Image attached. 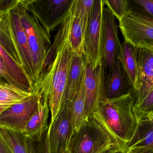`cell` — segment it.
<instances>
[{
    "label": "cell",
    "mask_w": 153,
    "mask_h": 153,
    "mask_svg": "<svg viewBox=\"0 0 153 153\" xmlns=\"http://www.w3.org/2000/svg\"><path fill=\"white\" fill-rule=\"evenodd\" d=\"M70 31L57 48L51 63L39 75L32 87L31 93L39 96L41 103H48L50 123L64 103L67 79L74 55L69 40Z\"/></svg>",
    "instance_id": "1"
},
{
    "label": "cell",
    "mask_w": 153,
    "mask_h": 153,
    "mask_svg": "<svg viewBox=\"0 0 153 153\" xmlns=\"http://www.w3.org/2000/svg\"><path fill=\"white\" fill-rule=\"evenodd\" d=\"M134 100L132 93L113 99H106L92 116L106 130L117 146L120 153L126 148L138 123L134 111Z\"/></svg>",
    "instance_id": "2"
},
{
    "label": "cell",
    "mask_w": 153,
    "mask_h": 153,
    "mask_svg": "<svg viewBox=\"0 0 153 153\" xmlns=\"http://www.w3.org/2000/svg\"><path fill=\"white\" fill-rule=\"evenodd\" d=\"M17 6L33 58L36 80L43 70L46 56L51 46V37L37 19L28 10L24 1L19 0Z\"/></svg>",
    "instance_id": "3"
},
{
    "label": "cell",
    "mask_w": 153,
    "mask_h": 153,
    "mask_svg": "<svg viewBox=\"0 0 153 153\" xmlns=\"http://www.w3.org/2000/svg\"><path fill=\"white\" fill-rule=\"evenodd\" d=\"M113 147L118 148L114 140L91 117L80 128L74 131L68 145V151L70 153H102Z\"/></svg>",
    "instance_id": "4"
},
{
    "label": "cell",
    "mask_w": 153,
    "mask_h": 153,
    "mask_svg": "<svg viewBox=\"0 0 153 153\" xmlns=\"http://www.w3.org/2000/svg\"><path fill=\"white\" fill-rule=\"evenodd\" d=\"M103 0H94L84 42L83 55L92 67L96 68L103 60Z\"/></svg>",
    "instance_id": "5"
},
{
    "label": "cell",
    "mask_w": 153,
    "mask_h": 153,
    "mask_svg": "<svg viewBox=\"0 0 153 153\" xmlns=\"http://www.w3.org/2000/svg\"><path fill=\"white\" fill-rule=\"evenodd\" d=\"M125 41L137 48L153 50V17L143 11H131L119 21Z\"/></svg>",
    "instance_id": "6"
},
{
    "label": "cell",
    "mask_w": 153,
    "mask_h": 153,
    "mask_svg": "<svg viewBox=\"0 0 153 153\" xmlns=\"http://www.w3.org/2000/svg\"><path fill=\"white\" fill-rule=\"evenodd\" d=\"M28 10L50 34L64 20L74 0H25Z\"/></svg>",
    "instance_id": "7"
},
{
    "label": "cell",
    "mask_w": 153,
    "mask_h": 153,
    "mask_svg": "<svg viewBox=\"0 0 153 153\" xmlns=\"http://www.w3.org/2000/svg\"><path fill=\"white\" fill-rule=\"evenodd\" d=\"M107 68L104 60L98 67L93 68L86 62L85 77V109L88 118L93 116L102 102L106 99Z\"/></svg>",
    "instance_id": "8"
},
{
    "label": "cell",
    "mask_w": 153,
    "mask_h": 153,
    "mask_svg": "<svg viewBox=\"0 0 153 153\" xmlns=\"http://www.w3.org/2000/svg\"><path fill=\"white\" fill-rule=\"evenodd\" d=\"M39 97L32 93L0 114V126L22 133L26 123L38 107Z\"/></svg>",
    "instance_id": "9"
},
{
    "label": "cell",
    "mask_w": 153,
    "mask_h": 153,
    "mask_svg": "<svg viewBox=\"0 0 153 153\" xmlns=\"http://www.w3.org/2000/svg\"><path fill=\"white\" fill-rule=\"evenodd\" d=\"M74 132L69 106L65 102L53 122L48 126L50 153H65Z\"/></svg>",
    "instance_id": "10"
},
{
    "label": "cell",
    "mask_w": 153,
    "mask_h": 153,
    "mask_svg": "<svg viewBox=\"0 0 153 153\" xmlns=\"http://www.w3.org/2000/svg\"><path fill=\"white\" fill-rule=\"evenodd\" d=\"M138 71L135 87L132 91L137 106L153 89V50L137 48Z\"/></svg>",
    "instance_id": "11"
},
{
    "label": "cell",
    "mask_w": 153,
    "mask_h": 153,
    "mask_svg": "<svg viewBox=\"0 0 153 153\" xmlns=\"http://www.w3.org/2000/svg\"><path fill=\"white\" fill-rule=\"evenodd\" d=\"M104 25L103 60L107 70V75L111 74L114 64L121 51V44L118 36V25L116 18L108 7L103 11Z\"/></svg>",
    "instance_id": "12"
},
{
    "label": "cell",
    "mask_w": 153,
    "mask_h": 153,
    "mask_svg": "<svg viewBox=\"0 0 153 153\" xmlns=\"http://www.w3.org/2000/svg\"><path fill=\"white\" fill-rule=\"evenodd\" d=\"M16 1H12L8 7L0 11V45L24 72L12 18L11 10Z\"/></svg>",
    "instance_id": "13"
},
{
    "label": "cell",
    "mask_w": 153,
    "mask_h": 153,
    "mask_svg": "<svg viewBox=\"0 0 153 153\" xmlns=\"http://www.w3.org/2000/svg\"><path fill=\"white\" fill-rule=\"evenodd\" d=\"M18 1H16L11 10L13 29L22 60L23 70L33 84L36 80V70L26 31L21 22L17 6Z\"/></svg>",
    "instance_id": "14"
},
{
    "label": "cell",
    "mask_w": 153,
    "mask_h": 153,
    "mask_svg": "<svg viewBox=\"0 0 153 153\" xmlns=\"http://www.w3.org/2000/svg\"><path fill=\"white\" fill-rule=\"evenodd\" d=\"M118 58L127 82L133 91L135 87L138 71L137 48L124 41L121 44V51Z\"/></svg>",
    "instance_id": "15"
},
{
    "label": "cell",
    "mask_w": 153,
    "mask_h": 153,
    "mask_svg": "<svg viewBox=\"0 0 153 153\" xmlns=\"http://www.w3.org/2000/svg\"><path fill=\"white\" fill-rule=\"evenodd\" d=\"M85 70L80 78L79 85L75 94L70 102H67L74 131L80 128L88 121L89 118L85 109Z\"/></svg>",
    "instance_id": "16"
},
{
    "label": "cell",
    "mask_w": 153,
    "mask_h": 153,
    "mask_svg": "<svg viewBox=\"0 0 153 153\" xmlns=\"http://www.w3.org/2000/svg\"><path fill=\"white\" fill-rule=\"evenodd\" d=\"M132 92V89L128 84L123 73L120 61L117 58L111 73L107 75L106 99H115Z\"/></svg>",
    "instance_id": "17"
},
{
    "label": "cell",
    "mask_w": 153,
    "mask_h": 153,
    "mask_svg": "<svg viewBox=\"0 0 153 153\" xmlns=\"http://www.w3.org/2000/svg\"><path fill=\"white\" fill-rule=\"evenodd\" d=\"M48 103H42L39 99L38 107L26 123L22 134L27 139H34L42 135L48 129L49 112Z\"/></svg>",
    "instance_id": "18"
},
{
    "label": "cell",
    "mask_w": 153,
    "mask_h": 153,
    "mask_svg": "<svg viewBox=\"0 0 153 153\" xmlns=\"http://www.w3.org/2000/svg\"><path fill=\"white\" fill-rule=\"evenodd\" d=\"M85 65L86 60L83 55L74 54L67 79L64 103L70 102L75 94L79 85L80 78L85 70Z\"/></svg>",
    "instance_id": "19"
},
{
    "label": "cell",
    "mask_w": 153,
    "mask_h": 153,
    "mask_svg": "<svg viewBox=\"0 0 153 153\" xmlns=\"http://www.w3.org/2000/svg\"><path fill=\"white\" fill-rule=\"evenodd\" d=\"M143 146H153V124L147 117L138 118L136 129L126 152L129 148Z\"/></svg>",
    "instance_id": "20"
},
{
    "label": "cell",
    "mask_w": 153,
    "mask_h": 153,
    "mask_svg": "<svg viewBox=\"0 0 153 153\" xmlns=\"http://www.w3.org/2000/svg\"><path fill=\"white\" fill-rule=\"evenodd\" d=\"M32 93L17 86L0 81V114L12 105L30 96Z\"/></svg>",
    "instance_id": "21"
},
{
    "label": "cell",
    "mask_w": 153,
    "mask_h": 153,
    "mask_svg": "<svg viewBox=\"0 0 153 153\" xmlns=\"http://www.w3.org/2000/svg\"><path fill=\"white\" fill-rule=\"evenodd\" d=\"M73 15L72 24L69 36L70 44L74 54H83L84 42L89 18L85 19L75 16L73 13Z\"/></svg>",
    "instance_id": "22"
},
{
    "label": "cell",
    "mask_w": 153,
    "mask_h": 153,
    "mask_svg": "<svg viewBox=\"0 0 153 153\" xmlns=\"http://www.w3.org/2000/svg\"><path fill=\"white\" fill-rule=\"evenodd\" d=\"M0 140L11 153H29L27 138L22 133L0 126Z\"/></svg>",
    "instance_id": "23"
},
{
    "label": "cell",
    "mask_w": 153,
    "mask_h": 153,
    "mask_svg": "<svg viewBox=\"0 0 153 153\" xmlns=\"http://www.w3.org/2000/svg\"><path fill=\"white\" fill-rule=\"evenodd\" d=\"M0 57H1L12 78L20 88L24 90L32 92L33 83L27 78L22 70L15 63L0 45Z\"/></svg>",
    "instance_id": "24"
},
{
    "label": "cell",
    "mask_w": 153,
    "mask_h": 153,
    "mask_svg": "<svg viewBox=\"0 0 153 153\" xmlns=\"http://www.w3.org/2000/svg\"><path fill=\"white\" fill-rule=\"evenodd\" d=\"M103 3L119 21L126 17L131 10L129 3L126 0H104Z\"/></svg>",
    "instance_id": "25"
},
{
    "label": "cell",
    "mask_w": 153,
    "mask_h": 153,
    "mask_svg": "<svg viewBox=\"0 0 153 153\" xmlns=\"http://www.w3.org/2000/svg\"><path fill=\"white\" fill-rule=\"evenodd\" d=\"M29 153H50L48 142V128L42 135L34 139L27 138Z\"/></svg>",
    "instance_id": "26"
},
{
    "label": "cell",
    "mask_w": 153,
    "mask_h": 153,
    "mask_svg": "<svg viewBox=\"0 0 153 153\" xmlns=\"http://www.w3.org/2000/svg\"><path fill=\"white\" fill-rule=\"evenodd\" d=\"M153 110V89L141 103L134 106V111L138 118H146L147 114Z\"/></svg>",
    "instance_id": "27"
},
{
    "label": "cell",
    "mask_w": 153,
    "mask_h": 153,
    "mask_svg": "<svg viewBox=\"0 0 153 153\" xmlns=\"http://www.w3.org/2000/svg\"><path fill=\"white\" fill-rule=\"evenodd\" d=\"M0 81L7 83L20 88L18 84L13 80L8 72V70L1 57H0Z\"/></svg>",
    "instance_id": "28"
},
{
    "label": "cell",
    "mask_w": 153,
    "mask_h": 153,
    "mask_svg": "<svg viewBox=\"0 0 153 153\" xmlns=\"http://www.w3.org/2000/svg\"><path fill=\"white\" fill-rule=\"evenodd\" d=\"M134 2L143 11L153 17V0H135Z\"/></svg>",
    "instance_id": "29"
},
{
    "label": "cell",
    "mask_w": 153,
    "mask_h": 153,
    "mask_svg": "<svg viewBox=\"0 0 153 153\" xmlns=\"http://www.w3.org/2000/svg\"><path fill=\"white\" fill-rule=\"evenodd\" d=\"M126 153H153V146H143L129 148Z\"/></svg>",
    "instance_id": "30"
},
{
    "label": "cell",
    "mask_w": 153,
    "mask_h": 153,
    "mask_svg": "<svg viewBox=\"0 0 153 153\" xmlns=\"http://www.w3.org/2000/svg\"><path fill=\"white\" fill-rule=\"evenodd\" d=\"M12 1H0V11L5 9L11 3Z\"/></svg>",
    "instance_id": "31"
},
{
    "label": "cell",
    "mask_w": 153,
    "mask_h": 153,
    "mask_svg": "<svg viewBox=\"0 0 153 153\" xmlns=\"http://www.w3.org/2000/svg\"><path fill=\"white\" fill-rule=\"evenodd\" d=\"M0 153H11L6 146L0 140Z\"/></svg>",
    "instance_id": "32"
},
{
    "label": "cell",
    "mask_w": 153,
    "mask_h": 153,
    "mask_svg": "<svg viewBox=\"0 0 153 153\" xmlns=\"http://www.w3.org/2000/svg\"><path fill=\"white\" fill-rule=\"evenodd\" d=\"M102 153H120V152L117 147H113Z\"/></svg>",
    "instance_id": "33"
},
{
    "label": "cell",
    "mask_w": 153,
    "mask_h": 153,
    "mask_svg": "<svg viewBox=\"0 0 153 153\" xmlns=\"http://www.w3.org/2000/svg\"><path fill=\"white\" fill-rule=\"evenodd\" d=\"M147 117L150 121L153 124V114L151 113H148L146 116V118Z\"/></svg>",
    "instance_id": "34"
},
{
    "label": "cell",
    "mask_w": 153,
    "mask_h": 153,
    "mask_svg": "<svg viewBox=\"0 0 153 153\" xmlns=\"http://www.w3.org/2000/svg\"><path fill=\"white\" fill-rule=\"evenodd\" d=\"M150 113H152V114H153V110H152V111H151V112H150Z\"/></svg>",
    "instance_id": "35"
},
{
    "label": "cell",
    "mask_w": 153,
    "mask_h": 153,
    "mask_svg": "<svg viewBox=\"0 0 153 153\" xmlns=\"http://www.w3.org/2000/svg\"><path fill=\"white\" fill-rule=\"evenodd\" d=\"M65 153H69V151H67V152H65Z\"/></svg>",
    "instance_id": "36"
}]
</instances>
